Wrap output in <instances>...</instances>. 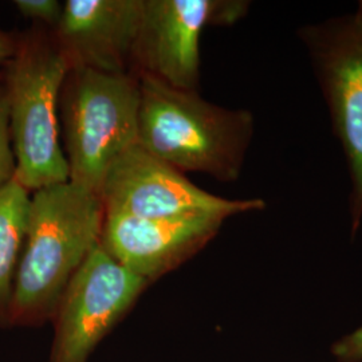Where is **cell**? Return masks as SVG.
I'll use <instances>...</instances> for the list:
<instances>
[{
    "instance_id": "cell-1",
    "label": "cell",
    "mask_w": 362,
    "mask_h": 362,
    "mask_svg": "<svg viewBox=\"0 0 362 362\" xmlns=\"http://www.w3.org/2000/svg\"><path fill=\"white\" fill-rule=\"evenodd\" d=\"M101 197L71 181L33 192L13 281L10 327H37L52 314L78 269L100 245Z\"/></svg>"
},
{
    "instance_id": "cell-2",
    "label": "cell",
    "mask_w": 362,
    "mask_h": 362,
    "mask_svg": "<svg viewBox=\"0 0 362 362\" xmlns=\"http://www.w3.org/2000/svg\"><path fill=\"white\" fill-rule=\"evenodd\" d=\"M140 77L137 145L170 167L235 181L254 137L251 112L208 103L197 91L181 90Z\"/></svg>"
},
{
    "instance_id": "cell-3",
    "label": "cell",
    "mask_w": 362,
    "mask_h": 362,
    "mask_svg": "<svg viewBox=\"0 0 362 362\" xmlns=\"http://www.w3.org/2000/svg\"><path fill=\"white\" fill-rule=\"evenodd\" d=\"M69 70L54 31L38 26L18 34L15 52L3 66L15 179L28 192L69 181L59 125V95Z\"/></svg>"
},
{
    "instance_id": "cell-4",
    "label": "cell",
    "mask_w": 362,
    "mask_h": 362,
    "mask_svg": "<svg viewBox=\"0 0 362 362\" xmlns=\"http://www.w3.org/2000/svg\"><path fill=\"white\" fill-rule=\"evenodd\" d=\"M140 77L70 69L59 95L69 181L100 196L112 164L137 144Z\"/></svg>"
},
{
    "instance_id": "cell-5",
    "label": "cell",
    "mask_w": 362,
    "mask_h": 362,
    "mask_svg": "<svg viewBox=\"0 0 362 362\" xmlns=\"http://www.w3.org/2000/svg\"><path fill=\"white\" fill-rule=\"evenodd\" d=\"M149 284L97 245L74 274L52 314L46 362H88Z\"/></svg>"
},
{
    "instance_id": "cell-6",
    "label": "cell",
    "mask_w": 362,
    "mask_h": 362,
    "mask_svg": "<svg viewBox=\"0 0 362 362\" xmlns=\"http://www.w3.org/2000/svg\"><path fill=\"white\" fill-rule=\"evenodd\" d=\"M248 7L243 0H144L132 71L175 89L197 91L203 30L233 26Z\"/></svg>"
},
{
    "instance_id": "cell-7",
    "label": "cell",
    "mask_w": 362,
    "mask_h": 362,
    "mask_svg": "<svg viewBox=\"0 0 362 362\" xmlns=\"http://www.w3.org/2000/svg\"><path fill=\"white\" fill-rule=\"evenodd\" d=\"M100 197L105 212L137 219H177L194 215H233L262 211V199L231 200L209 194L134 144L117 158L105 176Z\"/></svg>"
},
{
    "instance_id": "cell-8",
    "label": "cell",
    "mask_w": 362,
    "mask_h": 362,
    "mask_svg": "<svg viewBox=\"0 0 362 362\" xmlns=\"http://www.w3.org/2000/svg\"><path fill=\"white\" fill-rule=\"evenodd\" d=\"M349 165L350 223L362 219V11L302 30Z\"/></svg>"
},
{
    "instance_id": "cell-9",
    "label": "cell",
    "mask_w": 362,
    "mask_h": 362,
    "mask_svg": "<svg viewBox=\"0 0 362 362\" xmlns=\"http://www.w3.org/2000/svg\"><path fill=\"white\" fill-rule=\"evenodd\" d=\"M227 218L194 215L177 219H137L105 212L100 245L124 267L152 285L200 252Z\"/></svg>"
},
{
    "instance_id": "cell-10",
    "label": "cell",
    "mask_w": 362,
    "mask_h": 362,
    "mask_svg": "<svg viewBox=\"0 0 362 362\" xmlns=\"http://www.w3.org/2000/svg\"><path fill=\"white\" fill-rule=\"evenodd\" d=\"M144 0H66L54 35L70 69L132 71Z\"/></svg>"
},
{
    "instance_id": "cell-11",
    "label": "cell",
    "mask_w": 362,
    "mask_h": 362,
    "mask_svg": "<svg viewBox=\"0 0 362 362\" xmlns=\"http://www.w3.org/2000/svg\"><path fill=\"white\" fill-rule=\"evenodd\" d=\"M30 194L16 179L0 187V329L10 327L13 281L26 238Z\"/></svg>"
},
{
    "instance_id": "cell-12",
    "label": "cell",
    "mask_w": 362,
    "mask_h": 362,
    "mask_svg": "<svg viewBox=\"0 0 362 362\" xmlns=\"http://www.w3.org/2000/svg\"><path fill=\"white\" fill-rule=\"evenodd\" d=\"M16 175V160L13 155L10 106L4 85L0 81V187L13 180Z\"/></svg>"
},
{
    "instance_id": "cell-13",
    "label": "cell",
    "mask_w": 362,
    "mask_h": 362,
    "mask_svg": "<svg viewBox=\"0 0 362 362\" xmlns=\"http://www.w3.org/2000/svg\"><path fill=\"white\" fill-rule=\"evenodd\" d=\"M15 8L31 26L43 27L54 31L61 22L64 4L58 0H15Z\"/></svg>"
},
{
    "instance_id": "cell-14",
    "label": "cell",
    "mask_w": 362,
    "mask_h": 362,
    "mask_svg": "<svg viewBox=\"0 0 362 362\" xmlns=\"http://www.w3.org/2000/svg\"><path fill=\"white\" fill-rule=\"evenodd\" d=\"M332 354L338 362H362V326L334 342Z\"/></svg>"
},
{
    "instance_id": "cell-15",
    "label": "cell",
    "mask_w": 362,
    "mask_h": 362,
    "mask_svg": "<svg viewBox=\"0 0 362 362\" xmlns=\"http://www.w3.org/2000/svg\"><path fill=\"white\" fill-rule=\"evenodd\" d=\"M18 34H13L0 28V67L6 65L16 49Z\"/></svg>"
},
{
    "instance_id": "cell-16",
    "label": "cell",
    "mask_w": 362,
    "mask_h": 362,
    "mask_svg": "<svg viewBox=\"0 0 362 362\" xmlns=\"http://www.w3.org/2000/svg\"><path fill=\"white\" fill-rule=\"evenodd\" d=\"M360 11H362V1H360V8H358Z\"/></svg>"
}]
</instances>
